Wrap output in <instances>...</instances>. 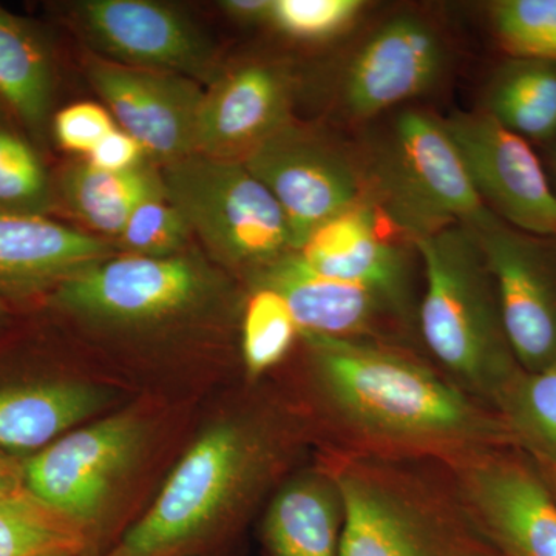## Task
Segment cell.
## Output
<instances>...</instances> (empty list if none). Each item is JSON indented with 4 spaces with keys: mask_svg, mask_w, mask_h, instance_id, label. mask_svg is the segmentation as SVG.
I'll use <instances>...</instances> for the list:
<instances>
[{
    "mask_svg": "<svg viewBox=\"0 0 556 556\" xmlns=\"http://www.w3.org/2000/svg\"><path fill=\"white\" fill-rule=\"evenodd\" d=\"M87 76L124 131L137 139L149 163L164 167L195 153L197 123L204 90L197 80L127 67L93 56Z\"/></svg>",
    "mask_w": 556,
    "mask_h": 556,
    "instance_id": "obj_14",
    "label": "cell"
},
{
    "mask_svg": "<svg viewBox=\"0 0 556 556\" xmlns=\"http://www.w3.org/2000/svg\"><path fill=\"white\" fill-rule=\"evenodd\" d=\"M444 123L485 207L519 232L556 239V193L529 142L485 112Z\"/></svg>",
    "mask_w": 556,
    "mask_h": 556,
    "instance_id": "obj_11",
    "label": "cell"
},
{
    "mask_svg": "<svg viewBox=\"0 0 556 556\" xmlns=\"http://www.w3.org/2000/svg\"><path fill=\"white\" fill-rule=\"evenodd\" d=\"M295 79L285 65L248 61L222 70L204 90L195 153L243 161L292 121Z\"/></svg>",
    "mask_w": 556,
    "mask_h": 556,
    "instance_id": "obj_15",
    "label": "cell"
},
{
    "mask_svg": "<svg viewBox=\"0 0 556 556\" xmlns=\"http://www.w3.org/2000/svg\"><path fill=\"white\" fill-rule=\"evenodd\" d=\"M98 556L90 538L30 492L0 500V556Z\"/></svg>",
    "mask_w": 556,
    "mask_h": 556,
    "instance_id": "obj_26",
    "label": "cell"
},
{
    "mask_svg": "<svg viewBox=\"0 0 556 556\" xmlns=\"http://www.w3.org/2000/svg\"><path fill=\"white\" fill-rule=\"evenodd\" d=\"M11 308L10 300L0 295V329L5 327L7 321L10 320Z\"/></svg>",
    "mask_w": 556,
    "mask_h": 556,
    "instance_id": "obj_37",
    "label": "cell"
},
{
    "mask_svg": "<svg viewBox=\"0 0 556 556\" xmlns=\"http://www.w3.org/2000/svg\"><path fill=\"white\" fill-rule=\"evenodd\" d=\"M365 9L361 0H274L269 24L299 40H327L350 28Z\"/></svg>",
    "mask_w": 556,
    "mask_h": 556,
    "instance_id": "obj_31",
    "label": "cell"
},
{
    "mask_svg": "<svg viewBox=\"0 0 556 556\" xmlns=\"http://www.w3.org/2000/svg\"><path fill=\"white\" fill-rule=\"evenodd\" d=\"M28 492L24 479V460L0 450V500Z\"/></svg>",
    "mask_w": 556,
    "mask_h": 556,
    "instance_id": "obj_35",
    "label": "cell"
},
{
    "mask_svg": "<svg viewBox=\"0 0 556 556\" xmlns=\"http://www.w3.org/2000/svg\"><path fill=\"white\" fill-rule=\"evenodd\" d=\"M274 0H225L222 10L243 24H269Z\"/></svg>",
    "mask_w": 556,
    "mask_h": 556,
    "instance_id": "obj_34",
    "label": "cell"
},
{
    "mask_svg": "<svg viewBox=\"0 0 556 556\" xmlns=\"http://www.w3.org/2000/svg\"><path fill=\"white\" fill-rule=\"evenodd\" d=\"M379 215L369 201L348 208L318 228L295 255L317 276L376 289L412 309L407 255L386 239Z\"/></svg>",
    "mask_w": 556,
    "mask_h": 556,
    "instance_id": "obj_19",
    "label": "cell"
},
{
    "mask_svg": "<svg viewBox=\"0 0 556 556\" xmlns=\"http://www.w3.org/2000/svg\"><path fill=\"white\" fill-rule=\"evenodd\" d=\"M555 170H556V150H555Z\"/></svg>",
    "mask_w": 556,
    "mask_h": 556,
    "instance_id": "obj_40",
    "label": "cell"
},
{
    "mask_svg": "<svg viewBox=\"0 0 556 556\" xmlns=\"http://www.w3.org/2000/svg\"><path fill=\"white\" fill-rule=\"evenodd\" d=\"M365 182L371 190L369 203L412 241L450 226L473 228L492 215L444 119L420 110L397 116Z\"/></svg>",
    "mask_w": 556,
    "mask_h": 556,
    "instance_id": "obj_5",
    "label": "cell"
},
{
    "mask_svg": "<svg viewBox=\"0 0 556 556\" xmlns=\"http://www.w3.org/2000/svg\"><path fill=\"white\" fill-rule=\"evenodd\" d=\"M251 278L254 288L274 289L285 299L300 332L388 342L394 329L412 325V309L376 289L317 276L295 252Z\"/></svg>",
    "mask_w": 556,
    "mask_h": 556,
    "instance_id": "obj_17",
    "label": "cell"
},
{
    "mask_svg": "<svg viewBox=\"0 0 556 556\" xmlns=\"http://www.w3.org/2000/svg\"><path fill=\"white\" fill-rule=\"evenodd\" d=\"M489 556H503V555L497 554V552L495 551V548H493L492 554H490Z\"/></svg>",
    "mask_w": 556,
    "mask_h": 556,
    "instance_id": "obj_39",
    "label": "cell"
},
{
    "mask_svg": "<svg viewBox=\"0 0 556 556\" xmlns=\"http://www.w3.org/2000/svg\"><path fill=\"white\" fill-rule=\"evenodd\" d=\"M50 127L61 149L89 156L115 124L109 110L100 104L76 102L54 113Z\"/></svg>",
    "mask_w": 556,
    "mask_h": 556,
    "instance_id": "obj_32",
    "label": "cell"
},
{
    "mask_svg": "<svg viewBox=\"0 0 556 556\" xmlns=\"http://www.w3.org/2000/svg\"><path fill=\"white\" fill-rule=\"evenodd\" d=\"M447 51L439 33L404 14L380 25L354 54L342 83L348 115L369 119L433 89Z\"/></svg>",
    "mask_w": 556,
    "mask_h": 556,
    "instance_id": "obj_16",
    "label": "cell"
},
{
    "mask_svg": "<svg viewBox=\"0 0 556 556\" xmlns=\"http://www.w3.org/2000/svg\"><path fill=\"white\" fill-rule=\"evenodd\" d=\"M485 113L533 141L556 137V62L511 58L486 91Z\"/></svg>",
    "mask_w": 556,
    "mask_h": 556,
    "instance_id": "obj_24",
    "label": "cell"
},
{
    "mask_svg": "<svg viewBox=\"0 0 556 556\" xmlns=\"http://www.w3.org/2000/svg\"><path fill=\"white\" fill-rule=\"evenodd\" d=\"M91 166L110 172L137 169L149 163L144 149L127 131L113 129L101 139L100 144L87 156Z\"/></svg>",
    "mask_w": 556,
    "mask_h": 556,
    "instance_id": "obj_33",
    "label": "cell"
},
{
    "mask_svg": "<svg viewBox=\"0 0 556 556\" xmlns=\"http://www.w3.org/2000/svg\"><path fill=\"white\" fill-rule=\"evenodd\" d=\"M47 556H90V555L60 554V555H47Z\"/></svg>",
    "mask_w": 556,
    "mask_h": 556,
    "instance_id": "obj_38",
    "label": "cell"
},
{
    "mask_svg": "<svg viewBox=\"0 0 556 556\" xmlns=\"http://www.w3.org/2000/svg\"><path fill=\"white\" fill-rule=\"evenodd\" d=\"M217 276L197 255L152 258L123 254L76 274L50 292V303L97 324L149 327L199 308Z\"/></svg>",
    "mask_w": 556,
    "mask_h": 556,
    "instance_id": "obj_7",
    "label": "cell"
},
{
    "mask_svg": "<svg viewBox=\"0 0 556 556\" xmlns=\"http://www.w3.org/2000/svg\"><path fill=\"white\" fill-rule=\"evenodd\" d=\"M108 241L40 215L0 214V295L28 299L112 255Z\"/></svg>",
    "mask_w": 556,
    "mask_h": 556,
    "instance_id": "obj_18",
    "label": "cell"
},
{
    "mask_svg": "<svg viewBox=\"0 0 556 556\" xmlns=\"http://www.w3.org/2000/svg\"><path fill=\"white\" fill-rule=\"evenodd\" d=\"M470 229L495 285L504 332L519 367H548L556 362V273L547 252L495 214Z\"/></svg>",
    "mask_w": 556,
    "mask_h": 556,
    "instance_id": "obj_13",
    "label": "cell"
},
{
    "mask_svg": "<svg viewBox=\"0 0 556 556\" xmlns=\"http://www.w3.org/2000/svg\"><path fill=\"white\" fill-rule=\"evenodd\" d=\"M160 174L167 199L219 262L252 276L294 252L283 211L243 161L193 153Z\"/></svg>",
    "mask_w": 556,
    "mask_h": 556,
    "instance_id": "obj_6",
    "label": "cell"
},
{
    "mask_svg": "<svg viewBox=\"0 0 556 556\" xmlns=\"http://www.w3.org/2000/svg\"><path fill=\"white\" fill-rule=\"evenodd\" d=\"M438 467L497 554L556 556V500L522 450H490Z\"/></svg>",
    "mask_w": 556,
    "mask_h": 556,
    "instance_id": "obj_9",
    "label": "cell"
},
{
    "mask_svg": "<svg viewBox=\"0 0 556 556\" xmlns=\"http://www.w3.org/2000/svg\"><path fill=\"white\" fill-rule=\"evenodd\" d=\"M56 201V186L38 150L0 124V214L49 217Z\"/></svg>",
    "mask_w": 556,
    "mask_h": 556,
    "instance_id": "obj_27",
    "label": "cell"
},
{
    "mask_svg": "<svg viewBox=\"0 0 556 556\" xmlns=\"http://www.w3.org/2000/svg\"><path fill=\"white\" fill-rule=\"evenodd\" d=\"M58 197L89 228L118 239L134 208L164 189L160 169L152 163L137 169L110 172L89 161H73L54 182Z\"/></svg>",
    "mask_w": 556,
    "mask_h": 556,
    "instance_id": "obj_23",
    "label": "cell"
},
{
    "mask_svg": "<svg viewBox=\"0 0 556 556\" xmlns=\"http://www.w3.org/2000/svg\"><path fill=\"white\" fill-rule=\"evenodd\" d=\"M72 17L104 60L177 73L212 84L219 75L214 43L181 11L152 0H83Z\"/></svg>",
    "mask_w": 556,
    "mask_h": 556,
    "instance_id": "obj_12",
    "label": "cell"
},
{
    "mask_svg": "<svg viewBox=\"0 0 556 556\" xmlns=\"http://www.w3.org/2000/svg\"><path fill=\"white\" fill-rule=\"evenodd\" d=\"M56 70L49 42L27 20L0 7V98L31 137L51 126Z\"/></svg>",
    "mask_w": 556,
    "mask_h": 556,
    "instance_id": "obj_22",
    "label": "cell"
},
{
    "mask_svg": "<svg viewBox=\"0 0 556 556\" xmlns=\"http://www.w3.org/2000/svg\"><path fill=\"white\" fill-rule=\"evenodd\" d=\"M517 448L556 466V362L540 371L519 369L495 404Z\"/></svg>",
    "mask_w": 556,
    "mask_h": 556,
    "instance_id": "obj_25",
    "label": "cell"
},
{
    "mask_svg": "<svg viewBox=\"0 0 556 556\" xmlns=\"http://www.w3.org/2000/svg\"><path fill=\"white\" fill-rule=\"evenodd\" d=\"M490 17L511 58L556 62V0H501Z\"/></svg>",
    "mask_w": 556,
    "mask_h": 556,
    "instance_id": "obj_30",
    "label": "cell"
},
{
    "mask_svg": "<svg viewBox=\"0 0 556 556\" xmlns=\"http://www.w3.org/2000/svg\"><path fill=\"white\" fill-rule=\"evenodd\" d=\"M110 393L90 383L16 376L0 379V450L35 452L108 407Z\"/></svg>",
    "mask_w": 556,
    "mask_h": 556,
    "instance_id": "obj_20",
    "label": "cell"
},
{
    "mask_svg": "<svg viewBox=\"0 0 556 556\" xmlns=\"http://www.w3.org/2000/svg\"><path fill=\"white\" fill-rule=\"evenodd\" d=\"M530 457V456H529ZM532 459L533 466H535L538 473L543 478L544 484L547 485V489L551 490L552 495H554L556 500V466H552V464L544 463V460Z\"/></svg>",
    "mask_w": 556,
    "mask_h": 556,
    "instance_id": "obj_36",
    "label": "cell"
},
{
    "mask_svg": "<svg viewBox=\"0 0 556 556\" xmlns=\"http://www.w3.org/2000/svg\"><path fill=\"white\" fill-rule=\"evenodd\" d=\"M243 164L283 211L294 252L329 219L369 201L353 161L294 121L252 150Z\"/></svg>",
    "mask_w": 556,
    "mask_h": 556,
    "instance_id": "obj_10",
    "label": "cell"
},
{
    "mask_svg": "<svg viewBox=\"0 0 556 556\" xmlns=\"http://www.w3.org/2000/svg\"><path fill=\"white\" fill-rule=\"evenodd\" d=\"M342 527V497L320 466L281 486L263 519V547L266 556H340Z\"/></svg>",
    "mask_w": 556,
    "mask_h": 556,
    "instance_id": "obj_21",
    "label": "cell"
},
{
    "mask_svg": "<svg viewBox=\"0 0 556 556\" xmlns=\"http://www.w3.org/2000/svg\"><path fill=\"white\" fill-rule=\"evenodd\" d=\"M146 437L144 419L126 413L79 428L24 460L25 486L97 548L110 497L137 463Z\"/></svg>",
    "mask_w": 556,
    "mask_h": 556,
    "instance_id": "obj_8",
    "label": "cell"
},
{
    "mask_svg": "<svg viewBox=\"0 0 556 556\" xmlns=\"http://www.w3.org/2000/svg\"><path fill=\"white\" fill-rule=\"evenodd\" d=\"M343 506L340 556H489L434 464L327 452Z\"/></svg>",
    "mask_w": 556,
    "mask_h": 556,
    "instance_id": "obj_3",
    "label": "cell"
},
{
    "mask_svg": "<svg viewBox=\"0 0 556 556\" xmlns=\"http://www.w3.org/2000/svg\"><path fill=\"white\" fill-rule=\"evenodd\" d=\"M192 237L185 215L163 189L134 208L116 241L127 255L166 258L186 252Z\"/></svg>",
    "mask_w": 556,
    "mask_h": 556,
    "instance_id": "obj_29",
    "label": "cell"
},
{
    "mask_svg": "<svg viewBox=\"0 0 556 556\" xmlns=\"http://www.w3.org/2000/svg\"><path fill=\"white\" fill-rule=\"evenodd\" d=\"M413 244L426 273L417 316L424 343L453 382L495 409L521 367L508 345L477 236L455 225Z\"/></svg>",
    "mask_w": 556,
    "mask_h": 556,
    "instance_id": "obj_4",
    "label": "cell"
},
{
    "mask_svg": "<svg viewBox=\"0 0 556 556\" xmlns=\"http://www.w3.org/2000/svg\"><path fill=\"white\" fill-rule=\"evenodd\" d=\"M327 452L444 464L517 447L495 409L404 348L300 332Z\"/></svg>",
    "mask_w": 556,
    "mask_h": 556,
    "instance_id": "obj_1",
    "label": "cell"
},
{
    "mask_svg": "<svg viewBox=\"0 0 556 556\" xmlns=\"http://www.w3.org/2000/svg\"><path fill=\"white\" fill-rule=\"evenodd\" d=\"M287 438L260 417L211 427L179 460L153 506L101 556H200L225 543L252 496L287 455Z\"/></svg>",
    "mask_w": 556,
    "mask_h": 556,
    "instance_id": "obj_2",
    "label": "cell"
},
{
    "mask_svg": "<svg viewBox=\"0 0 556 556\" xmlns=\"http://www.w3.org/2000/svg\"><path fill=\"white\" fill-rule=\"evenodd\" d=\"M300 334L288 303L274 289L257 287L248 300L243 320L244 367L257 379L288 356Z\"/></svg>",
    "mask_w": 556,
    "mask_h": 556,
    "instance_id": "obj_28",
    "label": "cell"
}]
</instances>
